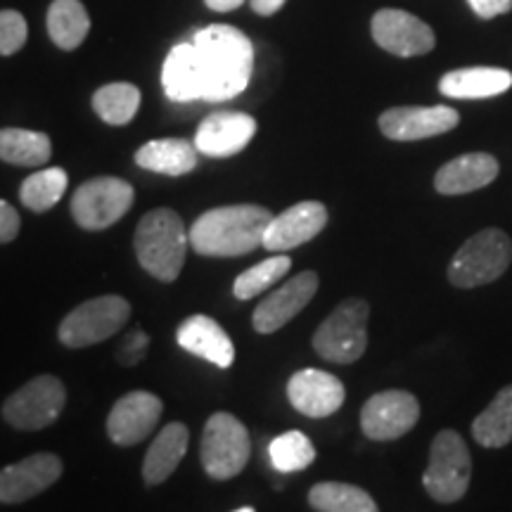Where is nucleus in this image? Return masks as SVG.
Here are the masks:
<instances>
[{"instance_id":"72a5a7b5","label":"nucleus","mask_w":512,"mask_h":512,"mask_svg":"<svg viewBox=\"0 0 512 512\" xmlns=\"http://www.w3.org/2000/svg\"><path fill=\"white\" fill-rule=\"evenodd\" d=\"M27 43V19L17 10H0V55H15Z\"/></svg>"},{"instance_id":"2eb2a0df","label":"nucleus","mask_w":512,"mask_h":512,"mask_svg":"<svg viewBox=\"0 0 512 512\" xmlns=\"http://www.w3.org/2000/svg\"><path fill=\"white\" fill-rule=\"evenodd\" d=\"M164 403L150 392H131L114 403L107 418V434L117 446H136L150 437L162 418Z\"/></svg>"},{"instance_id":"c85d7f7f","label":"nucleus","mask_w":512,"mask_h":512,"mask_svg":"<svg viewBox=\"0 0 512 512\" xmlns=\"http://www.w3.org/2000/svg\"><path fill=\"white\" fill-rule=\"evenodd\" d=\"M309 503L316 512H380L368 491L344 482L316 484L309 491Z\"/></svg>"},{"instance_id":"ddd939ff","label":"nucleus","mask_w":512,"mask_h":512,"mask_svg":"<svg viewBox=\"0 0 512 512\" xmlns=\"http://www.w3.org/2000/svg\"><path fill=\"white\" fill-rule=\"evenodd\" d=\"M460 124V114L453 107H392L380 117V131L389 140H425L453 131Z\"/></svg>"},{"instance_id":"1a4fd4ad","label":"nucleus","mask_w":512,"mask_h":512,"mask_svg":"<svg viewBox=\"0 0 512 512\" xmlns=\"http://www.w3.org/2000/svg\"><path fill=\"white\" fill-rule=\"evenodd\" d=\"M64 403H67V389H64V384L53 375H41L29 380L22 389H17L5 401L3 418L15 430L36 432L53 425L60 418Z\"/></svg>"},{"instance_id":"39448f33","label":"nucleus","mask_w":512,"mask_h":512,"mask_svg":"<svg viewBox=\"0 0 512 512\" xmlns=\"http://www.w3.org/2000/svg\"><path fill=\"white\" fill-rule=\"evenodd\" d=\"M370 306L363 299H347L320 323L313 335V349L320 358L349 366L366 354Z\"/></svg>"},{"instance_id":"a878e982","label":"nucleus","mask_w":512,"mask_h":512,"mask_svg":"<svg viewBox=\"0 0 512 512\" xmlns=\"http://www.w3.org/2000/svg\"><path fill=\"white\" fill-rule=\"evenodd\" d=\"M472 437L484 448H503L512 441V384L503 387L494 401L472 422Z\"/></svg>"},{"instance_id":"ea45409f","label":"nucleus","mask_w":512,"mask_h":512,"mask_svg":"<svg viewBox=\"0 0 512 512\" xmlns=\"http://www.w3.org/2000/svg\"><path fill=\"white\" fill-rule=\"evenodd\" d=\"M235 512H254V508H240V510H235Z\"/></svg>"},{"instance_id":"aec40b11","label":"nucleus","mask_w":512,"mask_h":512,"mask_svg":"<svg viewBox=\"0 0 512 512\" xmlns=\"http://www.w3.org/2000/svg\"><path fill=\"white\" fill-rule=\"evenodd\" d=\"M498 166L496 157L486 152H470L446 162L434 176V188L441 195H467V192L482 190L496 181Z\"/></svg>"},{"instance_id":"b1692460","label":"nucleus","mask_w":512,"mask_h":512,"mask_svg":"<svg viewBox=\"0 0 512 512\" xmlns=\"http://www.w3.org/2000/svg\"><path fill=\"white\" fill-rule=\"evenodd\" d=\"M188 439V427L183 422H171V425H166L157 434V439L152 441L143 463L145 484L157 486L174 475L176 467L181 465L185 451H188Z\"/></svg>"},{"instance_id":"e433bc0d","label":"nucleus","mask_w":512,"mask_h":512,"mask_svg":"<svg viewBox=\"0 0 512 512\" xmlns=\"http://www.w3.org/2000/svg\"><path fill=\"white\" fill-rule=\"evenodd\" d=\"M467 5L479 19H494L512 10V0H467Z\"/></svg>"},{"instance_id":"cd10ccee","label":"nucleus","mask_w":512,"mask_h":512,"mask_svg":"<svg viewBox=\"0 0 512 512\" xmlns=\"http://www.w3.org/2000/svg\"><path fill=\"white\" fill-rule=\"evenodd\" d=\"M53 155V143L46 133L27 128L0 131V159L15 166H43Z\"/></svg>"},{"instance_id":"473e14b6","label":"nucleus","mask_w":512,"mask_h":512,"mask_svg":"<svg viewBox=\"0 0 512 512\" xmlns=\"http://www.w3.org/2000/svg\"><path fill=\"white\" fill-rule=\"evenodd\" d=\"M292 268V259L285 254L268 256L266 261L256 264L235 278L233 292L238 299H254L259 297L261 292L268 290V287L278 285V280H283L287 271Z\"/></svg>"},{"instance_id":"20e7f679","label":"nucleus","mask_w":512,"mask_h":512,"mask_svg":"<svg viewBox=\"0 0 512 512\" xmlns=\"http://www.w3.org/2000/svg\"><path fill=\"white\" fill-rule=\"evenodd\" d=\"M512 240L501 228H484L472 235L448 264V280L460 290L494 283L508 271Z\"/></svg>"},{"instance_id":"4be33fe9","label":"nucleus","mask_w":512,"mask_h":512,"mask_svg":"<svg viewBox=\"0 0 512 512\" xmlns=\"http://www.w3.org/2000/svg\"><path fill=\"white\" fill-rule=\"evenodd\" d=\"M512 88V74L501 67H465L441 76L439 93L453 100H486Z\"/></svg>"},{"instance_id":"6e6552de","label":"nucleus","mask_w":512,"mask_h":512,"mask_svg":"<svg viewBox=\"0 0 512 512\" xmlns=\"http://www.w3.org/2000/svg\"><path fill=\"white\" fill-rule=\"evenodd\" d=\"M131 318V304L119 294H107V297L91 299L69 313L60 325V342L69 349L93 347V344L105 342L124 328L126 320Z\"/></svg>"},{"instance_id":"0eeeda50","label":"nucleus","mask_w":512,"mask_h":512,"mask_svg":"<svg viewBox=\"0 0 512 512\" xmlns=\"http://www.w3.org/2000/svg\"><path fill=\"white\" fill-rule=\"evenodd\" d=\"M252 456V441L242 422L230 413H214L204 425L200 458L204 472L211 479L238 477L247 467V460Z\"/></svg>"},{"instance_id":"f03ea898","label":"nucleus","mask_w":512,"mask_h":512,"mask_svg":"<svg viewBox=\"0 0 512 512\" xmlns=\"http://www.w3.org/2000/svg\"><path fill=\"white\" fill-rule=\"evenodd\" d=\"M273 214L259 204L209 209L192 223L190 245L202 256H245L264 247Z\"/></svg>"},{"instance_id":"4c0bfd02","label":"nucleus","mask_w":512,"mask_h":512,"mask_svg":"<svg viewBox=\"0 0 512 512\" xmlns=\"http://www.w3.org/2000/svg\"><path fill=\"white\" fill-rule=\"evenodd\" d=\"M252 3V10L256 12V15L261 17H271L278 12L283 5L287 3V0H249Z\"/></svg>"},{"instance_id":"9d476101","label":"nucleus","mask_w":512,"mask_h":512,"mask_svg":"<svg viewBox=\"0 0 512 512\" xmlns=\"http://www.w3.org/2000/svg\"><path fill=\"white\" fill-rule=\"evenodd\" d=\"M131 183L114 176H100L79 185L72 197V216L81 228L105 230L117 223L131 209Z\"/></svg>"},{"instance_id":"dca6fc26","label":"nucleus","mask_w":512,"mask_h":512,"mask_svg":"<svg viewBox=\"0 0 512 512\" xmlns=\"http://www.w3.org/2000/svg\"><path fill=\"white\" fill-rule=\"evenodd\" d=\"M62 475V460L55 453H34L0 470V503L15 505L50 489Z\"/></svg>"},{"instance_id":"f8f14e48","label":"nucleus","mask_w":512,"mask_h":512,"mask_svg":"<svg viewBox=\"0 0 512 512\" xmlns=\"http://www.w3.org/2000/svg\"><path fill=\"white\" fill-rule=\"evenodd\" d=\"M370 29H373L377 46L396 57L427 55L437 46L434 31L420 17H415L406 10L384 8L375 12Z\"/></svg>"},{"instance_id":"bb28decb","label":"nucleus","mask_w":512,"mask_h":512,"mask_svg":"<svg viewBox=\"0 0 512 512\" xmlns=\"http://www.w3.org/2000/svg\"><path fill=\"white\" fill-rule=\"evenodd\" d=\"M91 31V17L81 0H55L48 10V34L62 50H76Z\"/></svg>"},{"instance_id":"6ab92c4d","label":"nucleus","mask_w":512,"mask_h":512,"mask_svg":"<svg viewBox=\"0 0 512 512\" xmlns=\"http://www.w3.org/2000/svg\"><path fill=\"white\" fill-rule=\"evenodd\" d=\"M256 133V121L245 112L209 114L197 128L195 147L204 157H233L245 150Z\"/></svg>"},{"instance_id":"393cba45","label":"nucleus","mask_w":512,"mask_h":512,"mask_svg":"<svg viewBox=\"0 0 512 512\" xmlns=\"http://www.w3.org/2000/svg\"><path fill=\"white\" fill-rule=\"evenodd\" d=\"M140 169L164 176H185L197 166V147L183 138H159L136 152Z\"/></svg>"},{"instance_id":"c9c22d12","label":"nucleus","mask_w":512,"mask_h":512,"mask_svg":"<svg viewBox=\"0 0 512 512\" xmlns=\"http://www.w3.org/2000/svg\"><path fill=\"white\" fill-rule=\"evenodd\" d=\"M19 226H22V221H19V214L15 211V207H10L8 202L0 200V245L15 240L19 233Z\"/></svg>"},{"instance_id":"4468645a","label":"nucleus","mask_w":512,"mask_h":512,"mask_svg":"<svg viewBox=\"0 0 512 512\" xmlns=\"http://www.w3.org/2000/svg\"><path fill=\"white\" fill-rule=\"evenodd\" d=\"M318 292V275L313 271H304L287 280L273 290L268 297L256 306L254 311V330L261 335H271L285 328L290 320L306 309V304L316 297Z\"/></svg>"},{"instance_id":"412c9836","label":"nucleus","mask_w":512,"mask_h":512,"mask_svg":"<svg viewBox=\"0 0 512 512\" xmlns=\"http://www.w3.org/2000/svg\"><path fill=\"white\" fill-rule=\"evenodd\" d=\"M178 344L190 354L204 358L219 368H230L235 361V347L228 332L209 316H190L178 328Z\"/></svg>"},{"instance_id":"7c9ffc66","label":"nucleus","mask_w":512,"mask_h":512,"mask_svg":"<svg viewBox=\"0 0 512 512\" xmlns=\"http://www.w3.org/2000/svg\"><path fill=\"white\" fill-rule=\"evenodd\" d=\"M64 190H67V174L60 166H50V169L36 171L19 188V200L31 211L41 214V211L53 209L62 200Z\"/></svg>"},{"instance_id":"58836bf2","label":"nucleus","mask_w":512,"mask_h":512,"mask_svg":"<svg viewBox=\"0 0 512 512\" xmlns=\"http://www.w3.org/2000/svg\"><path fill=\"white\" fill-rule=\"evenodd\" d=\"M204 3H207V8L214 12H233L238 10L245 0H204Z\"/></svg>"},{"instance_id":"f3484780","label":"nucleus","mask_w":512,"mask_h":512,"mask_svg":"<svg viewBox=\"0 0 512 512\" xmlns=\"http://www.w3.org/2000/svg\"><path fill=\"white\" fill-rule=\"evenodd\" d=\"M344 384L325 370H299L287 382V399L306 418H328L344 403Z\"/></svg>"},{"instance_id":"c756f323","label":"nucleus","mask_w":512,"mask_h":512,"mask_svg":"<svg viewBox=\"0 0 512 512\" xmlns=\"http://www.w3.org/2000/svg\"><path fill=\"white\" fill-rule=\"evenodd\" d=\"M140 91L133 83H110L93 95V110L110 126H124L136 117Z\"/></svg>"},{"instance_id":"a211bd4d","label":"nucleus","mask_w":512,"mask_h":512,"mask_svg":"<svg viewBox=\"0 0 512 512\" xmlns=\"http://www.w3.org/2000/svg\"><path fill=\"white\" fill-rule=\"evenodd\" d=\"M328 223V209L320 202H299L273 216L264 233V249L287 252L316 238Z\"/></svg>"},{"instance_id":"f704fd0d","label":"nucleus","mask_w":512,"mask_h":512,"mask_svg":"<svg viewBox=\"0 0 512 512\" xmlns=\"http://www.w3.org/2000/svg\"><path fill=\"white\" fill-rule=\"evenodd\" d=\"M147 349H150V337H147L145 330H131L126 335L124 342L117 351V361L121 366H138L140 361L147 356Z\"/></svg>"},{"instance_id":"5701e85b","label":"nucleus","mask_w":512,"mask_h":512,"mask_svg":"<svg viewBox=\"0 0 512 512\" xmlns=\"http://www.w3.org/2000/svg\"><path fill=\"white\" fill-rule=\"evenodd\" d=\"M164 91L174 102L204 100V74L195 43H178L162 69Z\"/></svg>"},{"instance_id":"9b49d317","label":"nucleus","mask_w":512,"mask_h":512,"mask_svg":"<svg viewBox=\"0 0 512 512\" xmlns=\"http://www.w3.org/2000/svg\"><path fill=\"white\" fill-rule=\"evenodd\" d=\"M420 418V403L411 392L387 389L370 396L361 411V430L373 441H394L411 432Z\"/></svg>"},{"instance_id":"423d86ee","label":"nucleus","mask_w":512,"mask_h":512,"mask_svg":"<svg viewBox=\"0 0 512 512\" xmlns=\"http://www.w3.org/2000/svg\"><path fill=\"white\" fill-rule=\"evenodd\" d=\"M472 479V458L458 432L444 430L432 441L422 486L437 503H458L467 494Z\"/></svg>"},{"instance_id":"f257e3e1","label":"nucleus","mask_w":512,"mask_h":512,"mask_svg":"<svg viewBox=\"0 0 512 512\" xmlns=\"http://www.w3.org/2000/svg\"><path fill=\"white\" fill-rule=\"evenodd\" d=\"M200 67L204 74V100L221 102L240 95L252 79L254 48L242 31L214 24L197 31L195 38Z\"/></svg>"},{"instance_id":"2f4dec72","label":"nucleus","mask_w":512,"mask_h":512,"mask_svg":"<svg viewBox=\"0 0 512 512\" xmlns=\"http://www.w3.org/2000/svg\"><path fill=\"white\" fill-rule=\"evenodd\" d=\"M268 456H271V465L275 470L290 475V472L306 470V467L316 460V448H313V444L304 432L292 430V432L280 434V437H275L271 441V446H268Z\"/></svg>"},{"instance_id":"7ed1b4c3","label":"nucleus","mask_w":512,"mask_h":512,"mask_svg":"<svg viewBox=\"0 0 512 512\" xmlns=\"http://www.w3.org/2000/svg\"><path fill=\"white\" fill-rule=\"evenodd\" d=\"M190 233L174 209H152L136 228L138 264L162 283H174L183 271Z\"/></svg>"}]
</instances>
